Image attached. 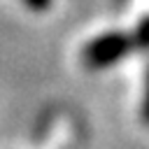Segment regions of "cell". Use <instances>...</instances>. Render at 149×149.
<instances>
[{
    "instance_id": "cell-1",
    "label": "cell",
    "mask_w": 149,
    "mask_h": 149,
    "mask_svg": "<svg viewBox=\"0 0 149 149\" xmlns=\"http://www.w3.org/2000/svg\"><path fill=\"white\" fill-rule=\"evenodd\" d=\"M133 49H135L133 35L121 33V30L102 33L81 49V63L88 70H105L123 61Z\"/></svg>"
},
{
    "instance_id": "cell-4",
    "label": "cell",
    "mask_w": 149,
    "mask_h": 149,
    "mask_svg": "<svg viewBox=\"0 0 149 149\" xmlns=\"http://www.w3.org/2000/svg\"><path fill=\"white\" fill-rule=\"evenodd\" d=\"M23 2H26V7L33 9V12H47V9L51 7V0H23Z\"/></svg>"
},
{
    "instance_id": "cell-2",
    "label": "cell",
    "mask_w": 149,
    "mask_h": 149,
    "mask_svg": "<svg viewBox=\"0 0 149 149\" xmlns=\"http://www.w3.org/2000/svg\"><path fill=\"white\" fill-rule=\"evenodd\" d=\"M133 42H135V49H142V51H149V16H144L135 33H133Z\"/></svg>"
},
{
    "instance_id": "cell-5",
    "label": "cell",
    "mask_w": 149,
    "mask_h": 149,
    "mask_svg": "<svg viewBox=\"0 0 149 149\" xmlns=\"http://www.w3.org/2000/svg\"><path fill=\"white\" fill-rule=\"evenodd\" d=\"M126 2H128V0H114V5H119V7H121V5H126Z\"/></svg>"
},
{
    "instance_id": "cell-3",
    "label": "cell",
    "mask_w": 149,
    "mask_h": 149,
    "mask_svg": "<svg viewBox=\"0 0 149 149\" xmlns=\"http://www.w3.org/2000/svg\"><path fill=\"white\" fill-rule=\"evenodd\" d=\"M140 119H142V123L149 126V70H147V79H144V93H142V105H140Z\"/></svg>"
}]
</instances>
